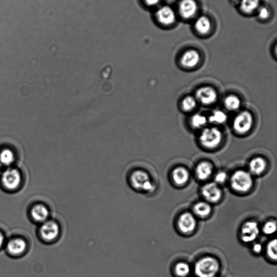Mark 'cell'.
Masks as SVG:
<instances>
[{
	"label": "cell",
	"instance_id": "obj_34",
	"mask_svg": "<svg viewBox=\"0 0 277 277\" xmlns=\"http://www.w3.org/2000/svg\"><path fill=\"white\" fill-rule=\"evenodd\" d=\"M253 250L254 252L259 253L262 250V246L260 244H257L254 245Z\"/></svg>",
	"mask_w": 277,
	"mask_h": 277
},
{
	"label": "cell",
	"instance_id": "obj_16",
	"mask_svg": "<svg viewBox=\"0 0 277 277\" xmlns=\"http://www.w3.org/2000/svg\"><path fill=\"white\" fill-rule=\"evenodd\" d=\"M27 247L26 241L21 238H16L10 240L7 244V250L12 254L18 255L23 253Z\"/></svg>",
	"mask_w": 277,
	"mask_h": 277
},
{
	"label": "cell",
	"instance_id": "obj_29",
	"mask_svg": "<svg viewBox=\"0 0 277 277\" xmlns=\"http://www.w3.org/2000/svg\"><path fill=\"white\" fill-rule=\"evenodd\" d=\"M14 160V156L10 150H5L0 154V161L3 164L9 165L12 164Z\"/></svg>",
	"mask_w": 277,
	"mask_h": 277
},
{
	"label": "cell",
	"instance_id": "obj_11",
	"mask_svg": "<svg viewBox=\"0 0 277 277\" xmlns=\"http://www.w3.org/2000/svg\"><path fill=\"white\" fill-rule=\"evenodd\" d=\"M177 225L182 232L190 233L195 230L197 222L193 215L189 212H187L184 213L180 216Z\"/></svg>",
	"mask_w": 277,
	"mask_h": 277
},
{
	"label": "cell",
	"instance_id": "obj_14",
	"mask_svg": "<svg viewBox=\"0 0 277 277\" xmlns=\"http://www.w3.org/2000/svg\"><path fill=\"white\" fill-rule=\"evenodd\" d=\"M200 61V54L195 50H189L184 52L181 59L182 65L187 68L196 67Z\"/></svg>",
	"mask_w": 277,
	"mask_h": 277
},
{
	"label": "cell",
	"instance_id": "obj_7",
	"mask_svg": "<svg viewBox=\"0 0 277 277\" xmlns=\"http://www.w3.org/2000/svg\"><path fill=\"white\" fill-rule=\"evenodd\" d=\"M21 176L16 169L10 168L6 170L2 177L3 186L7 189H16L20 186Z\"/></svg>",
	"mask_w": 277,
	"mask_h": 277
},
{
	"label": "cell",
	"instance_id": "obj_23",
	"mask_svg": "<svg viewBox=\"0 0 277 277\" xmlns=\"http://www.w3.org/2000/svg\"><path fill=\"white\" fill-rule=\"evenodd\" d=\"M259 4V0H242L241 9L246 13H251L258 9Z\"/></svg>",
	"mask_w": 277,
	"mask_h": 277
},
{
	"label": "cell",
	"instance_id": "obj_6",
	"mask_svg": "<svg viewBox=\"0 0 277 277\" xmlns=\"http://www.w3.org/2000/svg\"><path fill=\"white\" fill-rule=\"evenodd\" d=\"M253 124V118L251 113L247 111L241 112L234 119L233 129L240 134L249 131Z\"/></svg>",
	"mask_w": 277,
	"mask_h": 277
},
{
	"label": "cell",
	"instance_id": "obj_27",
	"mask_svg": "<svg viewBox=\"0 0 277 277\" xmlns=\"http://www.w3.org/2000/svg\"><path fill=\"white\" fill-rule=\"evenodd\" d=\"M267 254L269 258L276 260L277 259V241L274 239L269 241L266 248Z\"/></svg>",
	"mask_w": 277,
	"mask_h": 277
},
{
	"label": "cell",
	"instance_id": "obj_32",
	"mask_svg": "<svg viewBox=\"0 0 277 277\" xmlns=\"http://www.w3.org/2000/svg\"><path fill=\"white\" fill-rule=\"evenodd\" d=\"M227 175L224 172H220L215 177V180L217 183H223L226 179Z\"/></svg>",
	"mask_w": 277,
	"mask_h": 277
},
{
	"label": "cell",
	"instance_id": "obj_25",
	"mask_svg": "<svg viewBox=\"0 0 277 277\" xmlns=\"http://www.w3.org/2000/svg\"><path fill=\"white\" fill-rule=\"evenodd\" d=\"M227 119L226 114L221 111H216L209 117L210 122L221 124L224 123Z\"/></svg>",
	"mask_w": 277,
	"mask_h": 277
},
{
	"label": "cell",
	"instance_id": "obj_22",
	"mask_svg": "<svg viewBox=\"0 0 277 277\" xmlns=\"http://www.w3.org/2000/svg\"><path fill=\"white\" fill-rule=\"evenodd\" d=\"M173 272L175 277H188L191 268L186 262H180L175 265Z\"/></svg>",
	"mask_w": 277,
	"mask_h": 277
},
{
	"label": "cell",
	"instance_id": "obj_20",
	"mask_svg": "<svg viewBox=\"0 0 277 277\" xmlns=\"http://www.w3.org/2000/svg\"><path fill=\"white\" fill-rule=\"evenodd\" d=\"M195 28L196 30L200 34H207L211 29V21L207 17L202 16L196 21Z\"/></svg>",
	"mask_w": 277,
	"mask_h": 277
},
{
	"label": "cell",
	"instance_id": "obj_3",
	"mask_svg": "<svg viewBox=\"0 0 277 277\" xmlns=\"http://www.w3.org/2000/svg\"><path fill=\"white\" fill-rule=\"evenodd\" d=\"M252 184L251 174L245 170H237L231 177V186L234 190L239 193H246L251 189Z\"/></svg>",
	"mask_w": 277,
	"mask_h": 277
},
{
	"label": "cell",
	"instance_id": "obj_26",
	"mask_svg": "<svg viewBox=\"0 0 277 277\" xmlns=\"http://www.w3.org/2000/svg\"><path fill=\"white\" fill-rule=\"evenodd\" d=\"M181 105L184 111H190L196 107L197 102L193 97L187 96L183 99Z\"/></svg>",
	"mask_w": 277,
	"mask_h": 277
},
{
	"label": "cell",
	"instance_id": "obj_35",
	"mask_svg": "<svg viewBox=\"0 0 277 277\" xmlns=\"http://www.w3.org/2000/svg\"><path fill=\"white\" fill-rule=\"evenodd\" d=\"M5 238L3 234L0 232V247L2 246L4 243Z\"/></svg>",
	"mask_w": 277,
	"mask_h": 277
},
{
	"label": "cell",
	"instance_id": "obj_10",
	"mask_svg": "<svg viewBox=\"0 0 277 277\" xmlns=\"http://www.w3.org/2000/svg\"><path fill=\"white\" fill-rule=\"evenodd\" d=\"M197 100L205 105H210L216 102L217 95L216 90L211 87H203L196 91Z\"/></svg>",
	"mask_w": 277,
	"mask_h": 277
},
{
	"label": "cell",
	"instance_id": "obj_17",
	"mask_svg": "<svg viewBox=\"0 0 277 277\" xmlns=\"http://www.w3.org/2000/svg\"><path fill=\"white\" fill-rule=\"evenodd\" d=\"M213 171L210 163L203 161L199 164L196 168V174L199 179L204 180L209 178Z\"/></svg>",
	"mask_w": 277,
	"mask_h": 277
},
{
	"label": "cell",
	"instance_id": "obj_5",
	"mask_svg": "<svg viewBox=\"0 0 277 277\" xmlns=\"http://www.w3.org/2000/svg\"><path fill=\"white\" fill-rule=\"evenodd\" d=\"M61 229L59 224L54 221L45 222L40 227L41 238L47 242H52L60 237Z\"/></svg>",
	"mask_w": 277,
	"mask_h": 277
},
{
	"label": "cell",
	"instance_id": "obj_8",
	"mask_svg": "<svg viewBox=\"0 0 277 277\" xmlns=\"http://www.w3.org/2000/svg\"><path fill=\"white\" fill-rule=\"evenodd\" d=\"M259 234V228L257 222L248 221L245 223L241 230V239L246 243L252 242Z\"/></svg>",
	"mask_w": 277,
	"mask_h": 277
},
{
	"label": "cell",
	"instance_id": "obj_18",
	"mask_svg": "<svg viewBox=\"0 0 277 277\" xmlns=\"http://www.w3.org/2000/svg\"><path fill=\"white\" fill-rule=\"evenodd\" d=\"M266 167L265 160L261 157L255 158L250 161L249 168L250 172L254 175H260Z\"/></svg>",
	"mask_w": 277,
	"mask_h": 277
},
{
	"label": "cell",
	"instance_id": "obj_31",
	"mask_svg": "<svg viewBox=\"0 0 277 277\" xmlns=\"http://www.w3.org/2000/svg\"><path fill=\"white\" fill-rule=\"evenodd\" d=\"M259 17L261 19H266L269 17V11L265 7H262L259 11Z\"/></svg>",
	"mask_w": 277,
	"mask_h": 277
},
{
	"label": "cell",
	"instance_id": "obj_4",
	"mask_svg": "<svg viewBox=\"0 0 277 277\" xmlns=\"http://www.w3.org/2000/svg\"><path fill=\"white\" fill-rule=\"evenodd\" d=\"M222 134L216 127L207 128L202 132L200 141L205 148L213 149L217 147L221 143Z\"/></svg>",
	"mask_w": 277,
	"mask_h": 277
},
{
	"label": "cell",
	"instance_id": "obj_15",
	"mask_svg": "<svg viewBox=\"0 0 277 277\" xmlns=\"http://www.w3.org/2000/svg\"><path fill=\"white\" fill-rule=\"evenodd\" d=\"M31 215L35 221L45 222L49 215V211L45 205L40 204L34 206Z\"/></svg>",
	"mask_w": 277,
	"mask_h": 277
},
{
	"label": "cell",
	"instance_id": "obj_9",
	"mask_svg": "<svg viewBox=\"0 0 277 277\" xmlns=\"http://www.w3.org/2000/svg\"><path fill=\"white\" fill-rule=\"evenodd\" d=\"M202 195L205 200L211 203H216L222 198V190L216 183L206 184L202 190Z\"/></svg>",
	"mask_w": 277,
	"mask_h": 277
},
{
	"label": "cell",
	"instance_id": "obj_33",
	"mask_svg": "<svg viewBox=\"0 0 277 277\" xmlns=\"http://www.w3.org/2000/svg\"><path fill=\"white\" fill-rule=\"evenodd\" d=\"M159 2L160 0H145L146 4L151 6L157 5Z\"/></svg>",
	"mask_w": 277,
	"mask_h": 277
},
{
	"label": "cell",
	"instance_id": "obj_12",
	"mask_svg": "<svg viewBox=\"0 0 277 277\" xmlns=\"http://www.w3.org/2000/svg\"><path fill=\"white\" fill-rule=\"evenodd\" d=\"M156 17L159 22L164 26L172 25L175 20V15L173 10L168 6L161 7L156 13Z\"/></svg>",
	"mask_w": 277,
	"mask_h": 277
},
{
	"label": "cell",
	"instance_id": "obj_19",
	"mask_svg": "<svg viewBox=\"0 0 277 277\" xmlns=\"http://www.w3.org/2000/svg\"><path fill=\"white\" fill-rule=\"evenodd\" d=\"M172 177L176 184L181 186L188 181L189 173L188 170L183 167H177L173 170Z\"/></svg>",
	"mask_w": 277,
	"mask_h": 277
},
{
	"label": "cell",
	"instance_id": "obj_13",
	"mask_svg": "<svg viewBox=\"0 0 277 277\" xmlns=\"http://www.w3.org/2000/svg\"><path fill=\"white\" fill-rule=\"evenodd\" d=\"M181 17L184 19L194 17L198 11V6L195 0H182L179 6Z\"/></svg>",
	"mask_w": 277,
	"mask_h": 277
},
{
	"label": "cell",
	"instance_id": "obj_21",
	"mask_svg": "<svg viewBox=\"0 0 277 277\" xmlns=\"http://www.w3.org/2000/svg\"><path fill=\"white\" fill-rule=\"evenodd\" d=\"M194 211L197 216L205 218L211 214L212 208L208 203L200 202L195 205Z\"/></svg>",
	"mask_w": 277,
	"mask_h": 277
},
{
	"label": "cell",
	"instance_id": "obj_2",
	"mask_svg": "<svg viewBox=\"0 0 277 277\" xmlns=\"http://www.w3.org/2000/svg\"><path fill=\"white\" fill-rule=\"evenodd\" d=\"M219 269V263L216 258L206 257L196 262L195 273L196 277H217Z\"/></svg>",
	"mask_w": 277,
	"mask_h": 277
},
{
	"label": "cell",
	"instance_id": "obj_28",
	"mask_svg": "<svg viewBox=\"0 0 277 277\" xmlns=\"http://www.w3.org/2000/svg\"><path fill=\"white\" fill-rule=\"evenodd\" d=\"M207 123V119L205 117L196 115L191 119V124L195 128H200Z\"/></svg>",
	"mask_w": 277,
	"mask_h": 277
},
{
	"label": "cell",
	"instance_id": "obj_30",
	"mask_svg": "<svg viewBox=\"0 0 277 277\" xmlns=\"http://www.w3.org/2000/svg\"><path fill=\"white\" fill-rule=\"evenodd\" d=\"M276 230V224L275 222L269 221L266 223L262 228V231L267 235H270L275 232Z\"/></svg>",
	"mask_w": 277,
	"mask_h": 277
},
{
	"label": "cell",
	"instance_id": "obj_24",
	"mask_svg": "<svg viewBox=\"0 0 277 277\" xmlns=\"http://www.w3.org/2000/svg\"><path fill=\"white\" fill-rule=\"evenodd\" d=\"M224 104L227 110L236 111L240 108L241 102L237 96L231 95L226 98Z\"/></svg>",
	"mask_w": 277,
	"mask_h": 277
},
{
	"label": "cell",
	"instance_id": "obj_36",
	"mask_svg": "<svg viewBox=\"0 0 277 277\" xmlns=\"http://www.w3.org/2000/svg\"><path fill=\"white\" fill-rule=\"evenodd\" d=\"M1 170H2V166L1 165H0V172H1Z\"/></svg>",
	"mask_w": 277,
	"mask_h": 277
},
{
	"label": "cell",
	"instance_id": "obj_1",
	"mask_svg": "<svg viewBox=\"0 0 277 277\" xmlns=\"http://www.w3.org/2000/svg\"><path fill=\"white\" fill-rule=\"evenodd\" d=\"M126 182L131 189L138 194H150L155 189V182L150 169L142 162L136 163L128 170Z\"/></svg>",
	"mask_w": 277,
	"mask_h": 277
}]
</instances>
